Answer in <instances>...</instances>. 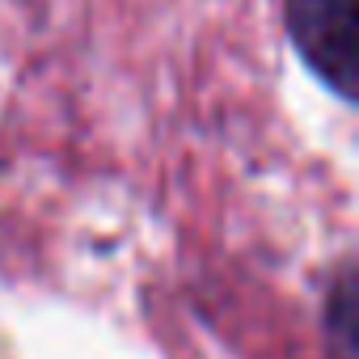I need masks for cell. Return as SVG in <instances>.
Wrapping results in <instances>:
<instances>
[{
    "label": "cell",
    "mask_w": 359,
    "mask_h": 359,
    "mask_svg": "<svg viewBox=\"0 0 359 359\" xmlns=\"http://www.w3.org/2000/svg\"><path fill=\"white\" fill-rule=\"evenodd\" d=\"M287 34L300 60L351 102L359 72V0H287Z\"/></svg>",
    "instance_id": "1"
}]
</instances>
